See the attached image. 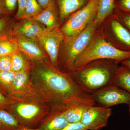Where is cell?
<instances>
[{
    "mask_svg": "<svg viewBox=\"0 0 130 130\" xmlns=\"http://www.w3.org/2000/svg\"><path fill=\"white\" fill-rule=\"evenodd\" d=\"M26 0L18 1V10L15 15L17 19H24L25 17V7Z\"/></svg>",
    "mask_w": 130,
    "mask_h": 130,
    "instance_id": "cell-31",
    "label": "cell"
},
{
    "mask_svg": "<svg viewBox=\"0 0 130 130\" xmlns=\"http://www.w3.org/2000/svg\"><path fill=\"white\" fill-rule=\"evenodd\" d=\"M33 93L30 69L16 73L7 95L15 100Z\"/></svg>",
    "mask_w": 130,
    "mask_h": 130,
    "instance_id": "cell-11",
    "label": "cell"
},
{
    "mask_svg": "<svg viewBox=\"0 0 130 130\" xmlns=\"http://www.w3.org/2000/svg\"><path fill=\"white\" fill-rule=\"evenodd\" d=\"M95 102L92 98L74 103L63 109L68 123L81 122L84 113L89 107L95 106Z\"/></svg>",
    "mask_w": 130,
    "mask_h": 130,
    "instance_id": "cell-15",
    "label": "cell"
},
{
    "mask_svg": "<svg viewBox=\"0 0 130 130\" xmlns=\"http://www.w3.org/2000/svg\"><path fill=\"white\" fill-rule=\"evenodd\" d=\"M115 0H98L97 14L94 22L97 27L101 25L105 19L113 13Z\"/></svg>",
    "mask_w": 130,
    "mask_h": 130,
    "instance_id": "cell-18",
    "label": "cell"
},
{
    "mask_svg": "<svg viewBox=\"0 0 130 130\" xmlns=\"http://www.w3.org/2000/svg\"><path fill=\"white\" fill-rule=\"evenodd\" d=\"M115 84L130 93V70L123 65L120 66Z\"/></svg>",
    "mask_w": 130,
    "mask_h": 130,
    "instance_id": "cell-22",
    "label": "cell"
},
{
    "mask_svg": "<svg viewBox=\"0 0 130 130\" xmlns=\"http://www.w3.org/2000/svg\"><path fill=\"white\" fill-rule=\"evenodd\" d=\"M14 100L0 90V108L8 110Z\"/></svg>",
    "mask_w": 130,
    "mask_h": 130,
    "instance_id": "cell-30",
    "label": "cell"
},
{
    "mask_svg": "<svg viewBox=\"0 0 130 130\" xmlns=\"http://www.w3.org/2000/svg\"><path fill=\"white\" fill-rule=\"evenodd\" d=\"M42 10L37 0H26L24 19L31 18L39 14Z\"/></svg>",
    "mask_w": 130,
    "mask_h": 130,
    "instance_id": "cell-24",
    "label": "cell"
},
{
    "mask_svg": "<svg viewBox=\"0 0 130 130\" xmlns=\"http://www.w3.org/2000/svg\"><path fill=\"white\" fill-rule=\"evenodd\" d=\"M69 123L64 110L53 111L43 120L39 127L42 130H61Z\"/></svg>",
    "mask_w": 130,
    "mask_h": 130,
    "instance_id": "cell-17",
    "label": "cell"
},
{
    "mask_svg": "<svg viewBox=\"0 0 130 130\" xmlns=\"http://www.w3.org/2000/svg\"><path fill=\"white\" fill-rule=\"evenodd\" d=\"M113 13L121 23L130 31V13L125 12L115 9Z\"/></svg>",
    "mask_w": 130,
    "mask_h": 130,
    "instance_id": "cell-27",
    "label": "cell"
},
{
    "mask_svg": "<svg viewBox=\"0 0 130 130\" xmlns=\"http://www.w3.org/2000/svg\"><path fill=\"white\" fill-rule=\"evenodd\" d=\"M115 9L130 13V0H115Z\"/></svg>",
    "mask_w": 130,
    "mask_h": 130,
    "instance_id": "cell-29",
    "label": "cell"
},
{
    "mask_svg": "<svg viewBox=\"0 0 130 130\" xmlns=\"http://www.w3.org/2000/svg\"><path fill=\"white\" fill-rule=\"evenodd\" d=\"M97 28L94 20L78 35L64 37L59 51V69L67 73L71 72L77 58L88 45Z\"/></svg>",
    "mask_w": 130,
    "mask_h": 130,
    "instance_id": "cell-5",
    "label": "cell"
},
{
    "mask_svg": "<svg viewBox=\"0 0 130 130\" xmlns=\"http://www.w3.org/2000/svg\"><path fill=\"white\" fill-rule=\"evenodd\" d=\"M18 0H0V6L7 15L12 14L18 7Z\"/></svg>",
    "mask_w": 130,
    "mask_h": 130,
    "instance_id": "cell-26",
    "label": "cell"
},
{
    "mask_svg": "<svg viewBox=\"0 0 130 130\" xmlns=\"http://www.w3.org/2000/svg\"><path fill=\"white\" fill-rule=\"evenodd\" d=\"M91 0H56L59 10L60 22L75 12L86 6Z\"/></svg>",
    "mask_w": 130,
    "mask_h": 130,
    "instance_id": "cell-16",
    "label": "cell"
},
{
    "mask_svg": "<svg viewBox=\"0 0 130 130\" xmlns=\"http://www.w3.org/2000/svg\"><path fill=\"white\" fill-rule=\"evenodd\" d=\"M121 63L122 65L124 66L130 70V57L121 61Z\"/></svg>",
    "mask_w": 130,
    "mask_h": 130,
    "instance_id": "cell-34",
    "label": "cell"
},
{
    "mask_svg": "<svg viewBox=\"0 0 130 130\" xmlns=\"http://www.w3.org/2000/svg\"><path fill=\"white\" fill-rule=\"evenodd\" d=\"M61 130H88L81 122L69 123L66 127Z\"/></svg>",
    "mask_w": 130,
    "mask_h": 130,
    "instance_id": "cell-32",
    "label": "cell"
},
{
    "mask_svg": "<svg viewBox=\"0 0 130 130\" xmlns=\"http://www.w3.org/2000/svg\"><path fill=\"white\" fill-rule=\"evenodd\" d=\"M17 130H42V128L40 127H37V128H31L29 127H25V126H22L19 128Z\"/></svg>",
    "mask_w": 130,
    "mask_h": 130,
    "instance_id": "cell-35",
    "label": "cell"
},
{
    "mask_svg": "<svg viewBox=\"0 0 130 130\" xmlns=\"http://www.w3.org/2000/svg\"><path fill=\"white\" fill-rule=\"evenodd\" d=\"M98 0H91L86 6L70 15L61 28L65 38L74 36L84 30L95 19Z\"/></svg>",
    "mask_w": 130,
    "mask_h": 130,
    "instance_id": "cell-6",
    "label": "cell"
},
{
    "mask_svg": "<svg viewBox=\"0 0 130 130\" xmlns=\"http://www.w3.org/2000/svg\"><path fill=\"white\" fill-rule=\"evenodd\" d=\"M91 95L95 103L102 106L110 107L120 104L130 105V93L116 85L109 86Z\"/></svg>",
    "mask_w": 130,
    "mask_h": 130,
    "instance_id": "cell-8",
    "label": "cell"
},
{
    "mask_svg": "<svg viewBox=\"0 0 130 130\" xmlns=\"http://www.w3.org/2000/svg\"><path fill=\"white\" fill-rule=\"evenodd\" d=\"M25 19L12 30V36H19L37 41L40 36L47 31L44 26L32 19Z\"/></svg>",
    "mask_w": 130,
    "mask_h": 130,
    "instance_id": "cell-12",
    "label": "cell"
},
{
    "mask_svg": "<svg viewBox=\"0 0 130 130\" xmlns=\"http://www.w3.org/2000/svg\"><path fill=\"white\" fill-rule=\"evenodd\" d=\"M10 23L6 17L0 18V40L11 36Z\"/></svg>",
    "mask_w": 130,
    "mask_h": 130,
    "instance_id": "cell-25",
    "label": "cell"
},
{
    "mask_svg": "<svg viewBox=\"0 0 130 130\" xmlns=\"http://www.w3.org/2000/svg\"><path fill=\"white\" fill-rule=\"evenodd\" d=\"M31 19L44 26L47 31L59 27V10L56 0L43 9L39 14Z\"/></svg>",
    "mask_w": 130,
    "mask_h": 130,
    "instance_id": "cell-14",
    "label": "cell"
},
{
    "mask_svg": "<svg viewBox=\"0 0 130 130\" xmlns=\"http://www.w3.org/2000/svg\"><path fill=\"white\" fill-rule=\"evenodd\" d=\"M106 37L114 46L130 52V31L114 13L109 15L99 26Z\"/></svg>",
    "mask_w": 130,
    "mask_h": 130,
    "instance_id": "cell-7",
    "label": "cell"
},
{
    "mask_svg": "<svg viewBox=\"0 0 130 130\" xmlns=\"http://www.w3.org/2000/svg\"><path fill=\"white\" fill-rule=\"evenodd\" d=\"M13 100L14 102L8 110L16 117L22 126L39 127L50 113V108L47 103L35 93Z\"/></svg>",
    "mask_w": 130,
    "mask_h": 130,
    "instance_id": "cell-4",
    "label": "cell"
},
{
    "mask_svg": "<svg viewBox=\"0 0 130 130\" xmlns=\"http://www.w3.org/2000/svg\"><path fill=\"white\" fill-rule=\"evenodd\" d=\"M22 51L28 58L36 61H41L47 58L44 50L36 41L19 36H12Z\"/></svg>",
    "mask_w": 130,
    "mask_h": 130,
    "instance_id": "cell-13",
    "label": "cell"
},
{
    "mask_svg": "<svg viewBox=\"0 0 130 130\" xmlns=\"http://www.w3.org/2000/svg\"><path fill=\"white\" fill-rule=\"evenodd\" d=\"M7 16L6 14L3 11V10L1 7V6H0V18H2L5 17V16Z\"/></svg>",
    "mask_w": 130,
    "mask_h": 130,
    "instance_id": "cell-36",
    "label": "cell"
},
{
    "mask_svg": "<svg viewBox=\"0 0 130 130\" xmlns=\"http://www.w3.org/2000/svg\"><path fill=\"white\" fill-rule=\"evenodd\" d=\"M112 114L110 107L92 106L84 113L81 123L88 130H100L107 125Z\"/></svg>",
    "mask_w": 130,
    "mask_h": 130,
    "instance_id": "cell-10",
    "label": "cell"
},
{
    "mask_svg": "<svg viewBox=\"0 0 130 130\" xmlns=\"http://www.w3.org/2000/svg\"><path fill=\"white\" fill-rule=\"evenodd\" d=\"M128 106H129V115L130 116V105H128Z\"/></svg>",
    "mask_w": 130,
    "mask_h": 130,
    "instance_id": "cell-37",
    "label": "cell"
},
{
    "mask_svg": "<svg viewBox=\"0 0 130 130\" xmlns=\"http://www.w3.org/2000/svg\"><path fill=\"white\" fill-rule=\"evenodd\" d=\"M22 126L11 113L0 108V130H17Z\"/></svg>",
    "mask_w": 130,
    "mask_h": 130,
    "instance_id": "cell-19",
    "label": "cell"
},
{
    "mask_svg": "<svg viewBox=\"0 0 130 130\" xmlns=\"http://www.w3.org/2000/svg\"><path fill=\"white\" fill-rule=\"evenodd\" d=\"M28 57L22 51L19 50L11 56V71L17 73L22 70L30 68Z\"/></svg>",
    "mask_w": 130,
    "mask_h": 130,
    "instance_id": "cell-20",
    "label": "cell"
},
{
    "mask_svg": "<svg viewBox=\"0 0 130 130\" xmlns=\"http://www.w3.org/2000/svg\"><path fill=\"white\" fill-rule=\"evenodd\" d=\"M64 38V36L59 26L46 31L40 36L37 41L46 51L51 64L55 67H58L59 51Z\"/></svg>",
    "mask_w": 130,
    "mask_h": 130,
    "instance_id": "cell-9",
    "label": "cell"
},
{
    "mask_svg": "<svg viewBox=\"0 0 130 130\" xmlns=\"http://www.w3.org/2000/svg\"><path fill=\"white\" fill-rule=\"evenodd\" d=\"M119 64L112 60H97L68 74L81 90L91 95L109 86L116 85L120 68Z\"/></svg>",
    "mask_w": 130,
    "mask_h": 130,
    "instance_id": "cell-2",
    "label": "cell"
},
{
    "mask_svg": "<svg viewBox=\"0 0 130 130\" xmlns=\"http://www.w3.org/2000/svg\"><path fill=\"white\" fill-rule=\"evenodd\" d=\"M30 78L35 94L49 103L53 111L62 110L74 103L92 98L81 90L70 74L52 64L33 68Z\"/></svg>",
    "mask_w": 130,
    "mask_h": 130,
    "instance_id": "cell-1",
    "label": "cell"
},
{
    "mask_svg": "<svg viewBox=\"0 0 130 130\" xmlns=\"http://www.w3.org/2000/svg\"><path fill=\"white\" fill-rule=\"evenodd\" d=\"M15 74V73L12 71H0V90L6 95H7Z\"/></svg>",
    "mask_w": 130,
    "mask_h": 130,
    "instance_id": "cell-23",
    "label": "cell"
},
{
    "mask_svg": "<svg viewBox=\"0 0 130 130\" xmlns=\"http://www.w3.org/2000/svg\"><path fill=\"white\" fill-rule=\"evenodd\" d=\"M19 50L18 45L12 36L0 40V57L12 56Z\"/></svg>",
    "mask_w": 130,
    "mask_h": 130,
    "instance_id": "cell-21",
    "label": "cell"
},
{
    "mask_svg": "<svg viewBox=\"0 0 130 130\" xmlns=\"http://www.w3.org/2000/svg\"><path fill=\"white\" fill-rule=\"evenodd\" d=\"M11 69V56L0 57V71H10Z\"/></svg>",
    "mask_w": 130,
    "mask_h": 130,
    "instance_id": "cell-28",
    "label": "cell"
},
{
    "mask_svg": "<svg viewBox=\"0 0 130 130\" xmlns=\"http://www.w3.org/2000/svg\"><path fill=\"white\" fill-rule=\"evenodd\" d=\"M38 3L42 9H44L51 3L55 0H37Z\"/></svg>",
    "mask_w": 130,
    "mask_h": 130,
    "instance_id": "cell-33",
    "label": "cell"
},
{
    "mask_svg": "<svg viewBox=\"0 0 130 130\" xmlns=\"http://www.w3.org/2000/svg\"><path fill=\"white\" fill-rule=\"evenodd\" d=\"M129 57L130 52L122 51L114 46L99 26L86 49L77 58L71 73L81 69L93 61L109 59L119 63Z\"/></svg>",
    "mask_w": 130,
    "mask_h": 130,
    "instance_id": "cell-3",
    "label": "cell"
}]
</instances>
